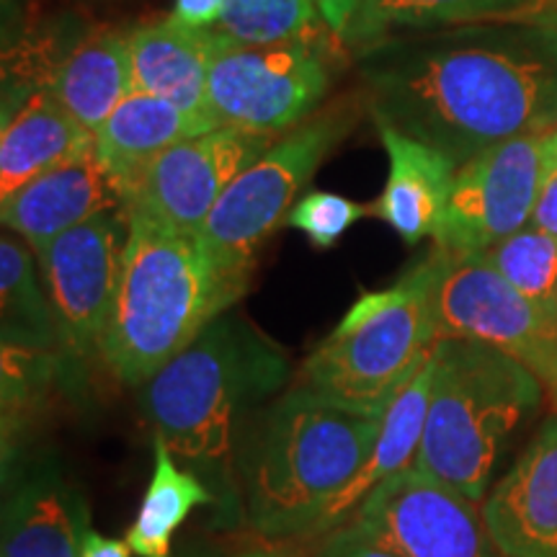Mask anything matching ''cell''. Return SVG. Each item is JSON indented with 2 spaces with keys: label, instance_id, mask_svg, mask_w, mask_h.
Wrapping results in <instances>:
<instances>
[{
  "label": "cell",
  "instance_id": "52a82bcc",
  "mask_svg": "<svg viewBox=\"0 0 557 557\" xmlns=\"http://www.w3.org/2000/svg\"><path fill=\"white\" fill-rule=\"evenodd\" d=\"M364 111L367 103L359 90H348L278 135L276 143L227 186L199 230L201 243L225 267L253 276L263 243L287 222L299 194L323 160L357 129Z\"/></svg>",
  "mask_w": 557,
  "mask_h": 557
},
{
  "label": "cell",
  "instance_id": "d6a6232c",
  "mask_svg": "<svg viewBox=\"0 0 557 557\" xmlns=\"http://www.w3.org/2000/svg\"><path fill=\"white\" fill-rule=\"evenodd\" d=\"M132 549L127 542L103 537L96 529H88L86 542H83V557H129Z\"/></svg>",
  "mask_w": 557,
  "mask_h": 557
},
{
  "label": "cell",
  "instance_id": "30bf717a",
  "mask_svg": "<svg viewBox=\"0 0 557 557\" xmlns=\"http://www.w3.org/2000/svg\"><path fill=\"white\" fill-rule=\"evenodd\" d=\"M325 540L364 542L400 557H506L475 500L416 465L382 485L357 517Z\"/></svg>",
  "mask_w": 557,
  "mask_h": 557
},
{
  "label": "cell",
  "instance_id": "d6986e66",
  "mask_svg": "<svg viewBox=\"0 0 557 557\" xmlns=\"http://www.w3.org/2000/svg\"><path fill=\"white\" fill-rule=\"evenodd\" d=\"M431 354L423 361L421 369L406 382V387L400 389L398 398L389 403V408L382 416V429L377 442H374L372 451H369L367 462L361 465V470L348 480V485L331 500V506L325 508L323 517L318 519V524L312 527L305 542H315L325 534L336 532L338 527H344L346 521H351L361 508L367 506V500L380 491L382 485H387L389 480L398 478L400 472L413 468L418 444L423 436V423H426V410L431 398Z\"/></svg>",
  "mask_w": 557,
  "mask_h": 557
},
{
  "label": "cell",
  "instance_id": "5b68a950",
  "mask_svg": "<svg viewBox=\"0 0 557 557\" xmlns=\"http://www.w3.org/2000/svg\"><path fill=\"white\" fill-rule=\"evenodd\" d=\"M431 398L416 468L483 504L508 438L545 400V385L498 348L436 338Z\"/></svg>",
  "mask_w": 557,
  "mask_h": 557
},
{
  "label": "cell",
  "instance_id": "f546056e",
  "mask_svg": "<svg viewBox=\"0 0 557 557\" xmlns=\"http://www.w3.org/2000/svg\"><path fill=\"white\" fill-rule=\"evenodd\" d=\"M361 3H364V0H318V11L320 18H323L325 32L331 34L336 45H341V50H344L348 32H351L354 21L359 16Z\"/></svg>",
  "mask_w": 557,
  "mask_h": 557
},
{
  "label": "cell",
  "instance_id": "4fadbf2b",
  "mask_svg": "<svg viewBox=\"0 0 557 557\" xmlns=\"http://www.w3.org/2000/svg\"><path fill=\"white\" fill-rule=\"evenodd\" d=\"M547 135L511 139L459 165L434 246L480 256L524 230L537 205Z\"/></svg>",
  "mask_w": 557,
  "mask_h": 557
},
{
  "label": "cell",
  "instance_id": "f1b7e54d",
  "mask_svg": "<svg viewBox=\"0 0 557 557\" xmlns=\"http://www.w3.org/2000/svg\"><path fill=\"white\" fill-rule=\"evenodd\" d=\"M532 227L557 238V129L545 139V158H542V176L537 205L532 212Z\"/></svg>",
  "mask_w": 557,
  "mask_h": 557
},
{
  "label": "cell",
  "instance_id": "5bb4252c",
  "mask_svg": "<svg viewBox=\"0 0 557 557\" xmlns=\"http://www.w3.org/2000/svg\"><path fill=\"white\" fill-rule=\"evenodd\" d=\"M480 511L506 557H557V413L487 491Z\"/></svg>",
  "mask_w": 557,
  "mask_h": 557
},
{
  "label": "cell",
  "instance_id": "484cf974",
  "mask_svg": "<svg viewBox=\"0 0 557 557\" xmlns=\"http://www.w3.org/2000/svg\"><path fill=\"white\" fill-rule=\"evenodd\" d=\"M212 32L227 47L331 37L320 18L318 0H227Z\"/></svg>",
  "mask_w": 557,
  "mask_h": 557
},
{
  "label": "cell",
  "instance_id": "d4e9b609",
  "mask_svg": "<svg viewBox=\"0 0 557 557\" xmlns=\"http://www.w3.org/2000/svg\"><path fill=\"white\" fill-rule=\"evenodd\" d=\"M37 253L24 240H0V299H3V346L21 351L62 354L60 331L47 295Z\"/></svg>",
  "mask_w": 557,
  "mask_h": 557
},
{
  "label": "cell",
  "instance_id": "9a60e30c",
  "mask_svg": "<svg viewBox=\"0 0 557 557\" xmlns=\"http://www.w3.org/2000/svg\"><path fill=\"white\" fill-rule=\"evenodd\" d=\"M225 50L212 29H189L173 18L139 24L129 32L132 90L171 101L205 132L218 129L207 107V78Z\"/></svg>",
  "mask_w": 557,
  "mask_h": 557
},
{
  "label": "cell",
  "instance_id": "603a6c76",
  "mask_svg": "<svg viewBox=\"0 0 557 557\" xmlns=\"http://www.w3.org/2000/svg\"><path fill=\"white\" fill-rule=\"evenodd\" d=\"M537 0H364L344 50L361 47L403 32H431L478 21H519Z\"/></svg>",
  "mask_w": 557,
  "mask_h": 557
},
{
  "label": "cell",
  "instance_id": "7c38bea8",
  "mask_svg": "<svg viewBox=\"0 0 557 557\" xmlns=\"http://www.w3.org/2000/svg\"><path fill=\"white\" fill-rule=\"evenodd\" d=\"M276 137L267 132L218 127L181 139L152 160L137 184L124 194V214L127 220H148L173 233L199 235L227 186L253 165Z\"/></svg>",
  "mask_w": 557,
  "mask_h": 557
},
{
  "label": "cell",
  "instance_id": "83f0119b",
  "mask_svg": "<svg viewBox=\"0 0 557 557\" xmlns=\"http://www.w3.org/2000/svg\"><path fill=\"white\" fill-rule=\"evenodd\" d=\"M367 214H372V207L341 197V194L310 191L292 207L287 225L299 230L315 248L329 250L344 238L348 227L357 225Z\"/></svg>",
  "mask_w": 557,
  "mask_h": 557
},
{
  "label": "cell",
  "instance_id": "1f68e13d",
  "mask_svg": "<svg viewBox=\"0 0 557 557\" xmlns=\"http://www.w3.org/2000/svg\"><path fill=\"white\" fill-rule=\"evenodd\" d=\"M312 557H400V555L389 553V549L377 547V545H364V542L348 545V542L325 540Z\"/></svg>",
  "mask_w": 557,
  "mask_h": 557
},
{
  "label": "cell",
  "instance_id": "9c48e42d",
  "mask_svg": "<svg viewBox=\"0 0 557 557\" xmlns=\"http://www.w3.org/2000/svg\"><path fill=\"white\" fill-rule=\"evenodd\" d=\"M436 338H470L521 361L557 408V318L521 297L483 256L434 246Z\"/></svg>",
  "mask_w": 557,
  "mask_h": 557
},
{
  "label": "cell",
  "instance_id": "ba28073f",
  "mask_svg": "<svg viewBox=\"0 0 557 557\" xmlns=\"http://www.w3.org/2000/svg\"><path fill=\"white\" fill-rule=\"evenodd\" d=\"M338 50L331 37L230 47L209 65V114L218 127L284 135L325 103Z\"/></svg>",
  "mask_w": 557,
  "mask_h": 557
},
{
  "label": "cell",
  "instance_id": "e0dca14e",
  "mask_svg": "<svg viewBox=\"0 0 557 557\" xmlns=\"http://www.w3.org/2000/svg\"><path fill=\"white\" fill-rule=\"evenodd\" d=\"M88 506L54 462H41L13 483L3 504L0 557H83Z\"/></svg>",
  "mask_w": 557,
  "mask_h": 557
},
{
  "label": "cell",
  "instance_id": "4dcf8cb0",
  "mask_svg": "<svg viewBox=\"0 0 557 557\" xmlns=\"http://www.w3.org/2000/svg\"><path fill=\"white\" fill-rule=\"evenodd\" d=\"M227 0H176L171 18L189 29H214L220 24Z\"/></svg>",
  "mask_w": 557,
  "mask_h": 557
},
{
  "label": "cell",
  "instance_id": "ac0fdd59",
  "mask_svg": "<svg viewBox=\"0 0 557 557\" xmlns=\"http://www.w3.org/2000/svg\"><path fill=\"white\" fill-rule=\"evenodd\" d=\"M377 124L382 148L387 152V184L372 205V214L400 235L408 246L434 238L447 212L457 165L442 150L395 129Z\"/></svg>",
  "mask_w": 557,
  "mask_h": 557
},
{
  "label": "cell",
  "instance_id": "cb8c5ba5",
  "mask_svg": "<svg viewBox=\"0 0 557 557\" xmlns=\"http://www.w3.org/2000/svg\"><path fill=\"white\" fill-rule=\"evenodd\" d=\"M152 449H156V465H152L150 485L135 521L124 534V542L137 557H171V540L178 527L189 519L194 508L218 504V498L205 480L181 468L169 444L158 434L152 436Z\"/></svg>",
  "mask_w": 557,
  "mask_h": 557
},
{
  "label": "cell",
  "instance_id": "44dd1931",
  "mask_svg": "<svg viewBox=\"0 0 557 557\" xmlns=\"http://www.w3.org/2000/svg\"><path fill=\"white\" fill-rule=\"evenodd\" d=\"M94 150V135L47 88L34 90L0 137V199L11 197L41 173Z\"/></svg>",
  "mask_w": 557,
  "mask_h": 557
},
{
  "label": "cell",
  "instance_id": "e575fe53",
  "mask_svg": "<svg viewBox=\"0 0 557 557\" xmlns=\"http://www.w3.org/2000/svg\"><path fill=\"white\" fill-rule=\"evenodd\" d=\"M519 21L557 29V0H537V3H534Z\"/></svg>",
  "mask_w": 557,
  "mask_h": 557
},
{
  "label": "cell",
  "instance_id": "8fae6325",
  "mask_svg": "<svg viewBox=\"0 0 557 557\" xmlns=\"http://www.w3.org/2000/svg\"><path fill=\"white\" fill-rule=\"evenodd\" d=\"M127 233V214L116 207L67 230L37 253L41 282L58 320L62 361L70 367L101 359Z\"/></svg>",
  "mask_w": 557,
  "mask_h": 557
},
{
  "label": "cell",
  "instance_id": "277c9868",
  "mask_svg": "<svg viewBox=\"0 0 557 557\" xmlns=\"http://www.w3.org/2000/svg\"><path fill=\"white\" fill-rule=\"evenodd\" d=\"M127 222L101 361L122 385L143 387L214 318L240 302L250 276L225 267L199 235L139 218Z\"/></svg>",
  "mask_w": 557,
  "mask_h": 557
},
{
  "label": "cell",
  "instance_id": "7402d4cb",
  "mask_svg": "<svg viewBox=\"0 0 557 557\" xmlns=\"http://www.w3.org/2000/svg\"><path fill=\"white\" fill-rule=\"evenodd\" d=\"M47 88L90 135L132 94L129 32L96 29L52 70Z\"/></svg>",
  "mask_w": 557,
  "mask_h": 557
},
{
  "label": "cell",
  "instance_id": "3957f363",
  "mask_svg": "<svg viewBox=\"0 0 557 557\" xmlns=\"http://www.w3.org/2000/svg\"><path fill=\"white\" fill-rule=\"evenodd\" d=\"M382 418L289 387L253 418L238 451L240 504L267 542H305L377 442Z\"/></svg>",
  "mask_w": 557,
  "mask_h": 557
},
{
  "label": "cell",
  "instance_id": "2e32d148",
  "mask_svg": "<svg viewBox=\"0 0 557 557\" xmlns=\"http://www.w3.org/2000/svg\"><path fill=\"white\" fill-rule=\"evenodd\" d=\"M116 207H122L120 194L90 150L0 199V218L5 230L39 253L67 230Z\"/></svg>",
  "mask_w": 557,
  "mask_h": 557
},
{
  "label": "cell",
  "instance_id": "836d02e7",
  "mask_svg": "<svg viewBox=\"0 0 557 557\" xmlns=\"http://www.w3.org/2000/svg\"><path fill=\"white\" fill-rule=\"evenodd\" d=\"M233 557H302V549L295 542H269V545L243 549Z\"/></svg>",
  "mask_w": 557,
  "mask_h": 557
},
{
  "label": "cell",
  "instance_id": "4316f807",
  "mask_svg": "<svg viewBox=\"0 0 557 557\" xmlns=\"http://www.w3.org/2000/svg\"><path fill=\"white\" fill-rule=\"evenodd\" d=\"M480 256L521 297L537 305L549 318H557V238L527 225Z\"/></svg>",
  "mask_w": 557,
  "mask_h": 557
},
{
  "label": "cell",
  "instance_id": "8992f818",
  "mask_svg": "<svg viewBox=\"0 0 557 557\" xmlns=\"http://www.w3.org/2000/svg\"><path fill=\"white\" fill-rule=\"evenodd\" d=\"M436 344L434 253L387 289L364 292L308 354L295 385L329 406L385 416Z\"/></svg>",
  "mask_w": 557,
  "mask_h": 557
},
{
  "label": "cell",
  "instance_id": "6da1fadb",
  "mask_svg": "<svg viewBox=\"0 0 557 557\" xmlns=\"http://www.w3.org/2000/svg\"><path fill=\"white\" fill-rule=\"evenodd\" d=\"M374 122L465 165L480 152L557 129V29L478 21L403 32L351 54Z\"/></svg>",
  "mask_w": 557,
  "mask_h": 557
},
{
  "label": "cell",
  "instance_id": "7a4b0ae2",
  "mask_svg": "<svg viewBox=\"0 0 557 557\" xmlns=\"http://www.w3.org/2000/svg\"><path fill=\"white\" fill-rule=\"evenodd\" d=\"M289 377L287 351L238 310H227L139 389L152 434L178 465L214 485L225 517L240 506L233 472L243 436Z\"/></svg>",
  "mask_w": 557,
  "mask_h": 557
},
{
  "label": "cell",
  "instance_id": "ffe728a7",
  "mask_svg": "<svg viewBox=\"0 0 557 557\" xmlns=\"http://www.w3.org/2000/svg\"><path fill=\"white\" fill-rule=\"evenodd\" d=\"M194 135H205V129L178 107L160 96L132 90L94 135V152L122 205L124 194L137 184L152 160Z\"/></svg>",
  "mask_w": 557,
  "mask_h": 557
}]
</instances>
